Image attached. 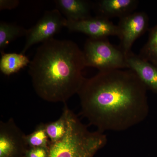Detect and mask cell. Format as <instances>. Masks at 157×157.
<instances>
[{
  "label": "cell",
  "mask_w": 157,
  "mask_h": 157,
  "mask_svg": "<svg viewBox=\"0 0 157 157\" xmlns=\"http://www.w3.org/2000/svg\"><path fill=\"white\" fill-rule=\"evenodd\" d=\"M19 2L17 0H1L0 10H12L16 8Z\"/></svg>",
  "instance_id": "obj_18"
},
{
  "label": "cell",
  "mask_w": 157,
  "mask_h": 157,
  "mask_svg": "<svg viewBox=\"0 0 157 157\" xmlns=\"http://www.w3.org/2000/svg\"><path fill=\"white\" fill-rule=\"evenodd\" d=\"M26 136L12 118L0 121V157H25Z\"/></svg>",
  "instance_id": "obj_7"
},
{
  "label": "cell",
  "mask_w": 157,
  "mask_h": 157,
  "mask_svg": "<svg viewBox=\"0 0 157 157\" xmlns=\"http://www.w3.org/2000/svg\"><path fill=\"white\" fill-rule=\"evenodd\" d=\"M67 20L57 9L46 11L34 26L27 30L26 42L21 53L25 54L33 45L53 38L65 27Z\"/></svg>",
  "instance_id": "obj_5"
},
{
  "label": "cell",
  "mask_w": 157,
  "mask_h": 157,
  "mask_svg": "<svg viewBox=\"0 0 157 157\" xmlns=\"http://www.w3.org/2000/svg\"><path fill=\"white\" fill-rule=\"evenodd\" d=\"M26 140L29 147H42L49 148L51 142L46 131L45 124L37 126L31 134L26 136Z\"/></svg>",
  "instance_id": "obj_16"
},
{
  "label": "cell",
  "mask_w": 157,
  "mask_h": 157,
  "mask_svg": "<svg viewBox=\"0 0 157 157\" xmlns=\"http://www.w3.org/2000/svg\"><path fill=\"white\" fill-rule=\"evenodd\" d=\"M149 21L148 15L143 11L134 12L120 18L118 47L125 55L132 51L134 42L148 29Z\"/></svg>",
  "instance_id": "obj_6"
},
{
  "label": "cell",
  "mask_w": 157,
  "mask_h": 157,
  "mask_svg": "<svg viewBox=\"0 0 157 157\" xmlns=\"http://www.w3.org/2000/svg\"><path fill=\"white\" fill-rule=\"evenodd\" d=\"M147 89L130 69L99 71L85 78L77 94L82 114L97 131L121 132L145 120Z\"/></svg>",
  "instance_id": "obj_1"
},
{
  "label": "cell",
  "mask_w": 157,
  "mask_h": 157,
  "mask_svg": "<svg viewBox=\"0 0 157 157\" xmlns=\"http://www.w3.org/2000/svg\"><path fill=\"white\" fill-rule=\"evenodd\" d=\"M139 3L137 0H101L95 7L98 16L107 19L121 18L134 12Z\"/></svg>",
  "instance_id": "obj_10"
},
{
  "label": "cell",
  "mask_w": 157,
  "mask_h": 157,
  "mask_svg": "<svg viewBox=\"0 0 157 157\" xmlns=\"http://www.w3.org/2000/svg\"><path fill=\"white\" fill-rule=\"evenodd\" d=\"M107 142L104 133L90 132L69 108L67 132L60 140L51 143L48 157H93Z\"/></svg>",
  "instance_id": "obj_3"
},
{
  "label": "cell",
  "mask_w": 157,
  "mask_h": 157,
  "mask_svg": "<svg viewBox=\"0 0 157 157\" xmlns=\"http://www.w3.org/2000/svg\"><path fill=\"white\" fill-rule=\"evenodd\" d=\"M83 51L75 42L52 38L42 42L29 66L33 87L42 100L66 104L85 78Z\"/></svg>",
  "instance_id": "obj_2"
},
{
  "label": "cell",
  "mask_w": 157,
  "mask_h": 157,
  "mask_svg": "<svg viewBox=\"0 0 157 157\" xmlns=\"http://www.w3.org/2000/svg\"><path fill=\"white\" fill-rule=\"evenodd\" d=\"M49 148L42 147H29L25 157H48Z\"/></svg>",
  "instance_id": "obj_17"
},
{
  "label": "cell",
  "mask_w": 157,
  "mask_h": 157,
  "mask_svg": "<svg viewBox=\"0 0 157 157\" xmlns=\"http://www.w3.org/2000/svg\"><path fill=\"white\" fill-rule=\"evenodd\" d=\"M82 51L86 67L97 68L99 71L128 69L125 55L107 38H89Z\"/></svg>",
  "instance_id": "obj_4"
},
{
  "label": "cell",
  "mask_w": 157,
  "mask_h": 157,
  "mask_svg": "<svg viewBox=\"0 0 157 157\" xmlns=\"http://www.w3.org/2000/svg\"><path fill=\"white\" fill-rule=\"evenodd\" d=\"M138 55L144 60L157 66V24L149 30L147 42Z\"/></svg>",
  "instance_id": "obj_15"
},
{
  "label": "cell",
  "mask_w": 157,
  "mask_h": 157,
  "mask_svg": "<svg viewBox=\"0 0 157 157\" xmlns=\"http://www.w3.org/2000/svg\"><path fill=\"white\" fill-rule=\"evenodd\" d=\"M65 27L71 32H78L92 39L107 38L109 36H118L119 30L109 19L98 16L79 21L67 20Z\"/></svg>",
  "instance_id": "obj_8"
},
{
  "label": "cell",
  "mask_w": 157,
  "mask_h": 157,
  "mask_svg": "<svg viewBox=\"0 0 157 157\" xmlns=\"http://www.w3.org/2000/svg\"><path fill=\"white\" fill-rule=\"evenodd\" d=\"M128 69L132 70L147 89L157 94V66L130 52L126 55Z\"/></svg>",
  "instance_id": "obj_9"
},
{
  "label": "cell",
  "mask_w": 157,
  "mask_h": 157,
  "mask_svg": "<svg viewBox=\"0 0 157 157\" xmlns=\"http://www.w3.org/2000/svg\"><path fill=\"white\" fill-rule=\"evenodd\" d=\"M30 62L24 54L3 53L0 59V70L4 75L10 76L29 66Z\"/></svg>",
  "instance_id": "obj_12"
},
{
  "label": "cell",
  "mask_w": 157,
  "mask_h": 157,
  "mask_svg": "<svg viewBox=\"0 0 157 157\" xmlns=\"http://www.w3.org/2000/svg\"><path fill=\"white\" fill-rule=\"evenodd\" d=\"M68 109L67 104H65L62 115L57 120L45 124V131L51 143L60 140L66 134L67 127Z\"/></svg>",
  "instance_id": "obj_14"
},
{
  "label": "cell",
  "mask_w": 157,
  "mask_h": 157,
  "mask_svg": "<svg viewBox=\"0 0 157 157\" xmlns=\"http://www.w3.org/2000/svg\"><path fill=\"white\" fill-rule=\"evenodd\" d=\"M27 30L14 24L1 21L0 23V52L2 54L13 40L26 34Z\"/></svg>",
  "instance_id": "obj_13"
},
{
  "label": "cell",
  "mask_w": 157,
  "mask_h": 157,
  "mask_svg": "<svg viewBox=\"0 0 157 157\" xmlns=\"http://www.w3.org/2000/svg\"><path fill=\"white\" fill-rule=\"evenodd\" d=\"M57 9L66 17V19L79 21L92 17V6L85 0H56Z\"/></svg>",
  "instance_id": "obj_11"
}]
</instances>
